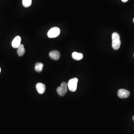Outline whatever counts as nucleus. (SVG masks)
I'll list each match as a JSON object with an SVG mask.
<instances>
[{
	"instance_id": "f3484780",
	"label": "nucleus",
	"mask_w": 134,
	"mask_h": 134,
	"mask_svg": "<svg viewBox=\"0 0 134 134\" xmlns=\"http://www.w3.org/2000/svg\"></svg>"
},
{
	"instance_id": "f8f14e48",
	"label": "nucleus",
	"mask_w": 134,
	"mask_h": 134,
	"mask_svg": "<svg viewBox=\"0 0 134 134\" xmlns=\"http://www.w3.org/2000/svg\"><path fill=\"white\" fill-rule=\"evenodd\" d=\"M22 4L25 8H28L31 5L32 0H22Z\"/></svg>"
},
{
	"instance_id": "39448f33",
	"label": "nucleus",
	"mask_w": 134,
	"mask_h": 134,
	"mask_svg": "<svg viewBox=\"0 0 134 134\" xmlns=\"http://www.w3.org/2000/svg\"><path fill=\"white\" fill-rule=\"evenodd\" d=\"M118 95L121 98H127L130 95V93L126 89H121L118 91Z\"/></svg>"
},
{
	"instance_id": "423d86ee",
	"label": "nucleus",
	"mask_w": 134,
	"mask_h": 134,
	"mask_svg": "<svg viewBox=\"0 0 134 134\" xmlns=\"http://www.w3.org/2000/svg\"><path fill=\"white\" fill-rule=\"evenodd\" d=\"M21 38L20 36H16L13 40L12 46L13 48L17 49L21 44Z\"/></svg>"
},
{
	"instance_id": "20e7f679",
	"label": "nucleus",
	"mask_w": 134,
	"mask_h": 134,
	"mask_svg": "<svg viewBox=\"0 0 134 134\" xmlns=\"http://www.w3.org/2000/svg\"><path fill=\"white\" fill-rule=\"evenodd\" d=\"M68 83L65 82L62 83L61 86L58 87L57 91L60 96H63L65 95L68 91Z\"/></svg>"
},
{
	"instance_id": "1a4fd4ad",
	"label": "nucleus",
	"mask_w": 134,
	"mask_h": 134,
	"mask_svg": "<svg viewBox=\"0 0 134 134\" xmlns=\"http://www.w3.org/2000/svg\"><path fill=\"white\" fill-rule=\"evenodd\" d=\"M72 58L76 61H80L83 58V54L81 53L74 52L72 54Z\"/></svg>"
},
{
	"instance_id": "dca6fc26",
	"label": "nucleus",
	"mask_w": 134,
	"mask_h": 134,
	"mask_svg": "<svg viewBox=\"0 0 134 134\" xmlns=\"http://www.w3.org/2000/svg\"><path fill=\"white\" fill-rule=\"evenodd\" d=\"M133 22H134V19H133Z\"/></svg>"
},
{
	"instance_id": "ddd939ff",
	"label": "nucleus",
	"mask_w": 134,
	"mask_h": 134,
	"mask_svg": "<svg viewBox=\"0 0 134 134\" xmlns=\"http://www.w3.org/2000/svg\"><path fill=\"white\" fill-rule=\"evenodd\" d=\"M128 0H122V1L124 3L126 2H127Z\"/></svg>"
},
{
	"instance_id": "6e6552de",
	"label": "nucleus",
	"mask_w": 134,
	"mask_h": 134,
	"mask_svg": "<svg viewBox=\"0 0 134 134\" xmlns=\"http://www.w3.org/2000/svg\"><path fill=\"white\" fill-rule=\"evenodd\" d=\"M36 89L39 93L42 94L44 93L46 91V86L43 83H39L36 85Z\"/></svg>"
},
{
	"instance_id": "f03ea898",
	"label": "nucleus",
	"mask_w": 134,
	"mask_h": 134,
	"mask_svg": "<svg viewBox=\"0 0 134 134\" xmlns=\"http://www.w3.org/2000/svg\"><path fill=\"white\" fill-rule=\"evenodd\" d=\"M78 79L74 78L69 80L68 83V87L70 91L75 92L76 90Z\"/></svg>"
},
{
	"instance_id": "f257e3e1",
	"label": "nucleus",
	"mask_w": 134,
	"mask_h": 134,
	"mask_svg": "<svg viewBox=\"0 0 134 134\" xmlns=\"http://www.w3.org/2000/svg\"><path fill=\"white\" fill-rule=\"evenodd\" d=\"M112 39L113 48L115 50H118L121 46L120 36L119 34L116 32H114L112 35Z\"/></svg>"
},
{
	"instance_id": "4468645a",
	"label": "nucleus",
	"mask_w": 134,
	"mask_h": 134,
	"mask_svg": "<svg viewBox=\"0 0 134 134\" xmlns=\"http://www.w3.org/2000/svg\"><path fill=\"white\" fill-rule=\"evenodd\" d=\"M133 121H134V115L133 117Z\"/></svg>"
},
{
	"instance_id": "7ed1b4c3",
	"label": "nucleus",
	"mask_w": 134,
	"mask_h": 134,
	"mask_svg": "<svg viewBox=\"0 0 134 134\" xmlns=\"http://www.w3.org/2000/svg\"><path fill=\"white\" fill-rule=\"evenodd\" d=\"M61 33V30L59 28L56 27L52 28L49 30L47 33V35L49 38H56L59 36Z\"/></svg>"
},
{
	"instance_id": "9d476101",
	"label": "nucleus",
	"mask_w": 134,
	"mask_h": 134,
	"mask_svg": "<svg viewBox=\"0 0 134 134\" xmlns=\"http://www.w3.org/2000/svg\"><path fill=\"white\" fill-rule=\"evenodd\" d=\"M17 49V53L18 56H24L25 53V49L24 47V45L21 44Z\"/></svg>"
},
{
	"instance_id": "2eb2a0df",
	"label": "nucleus",
	"mask_w": 134,
	"mask_h": 134,
	"mask_svg": "<svg viewBox=\"0 0 134 134\" xmlns=\"http://www.w3.org/2000/svg\"><path fill=\"white\" fill-rule=\"evenodd\" d=\"M0 72H1V68H0Z\"/></svg>"
},
{
	"instance_id": "0eeeda50",
	"label": "nucleus",
	"mask_w": 134,
	"mask_h": 134,
	"mask_svg": "<svg viewBox=\"0 0 134 134\" xmlns=\"http://www.w3.org/2000/svg\"><path fill=\"white\" fill-rule=\"evenodd\" d=\"M49 55L51 59L55 61H57L60 58L61 53L57 50H54L50 52Z\"/></svg>"
},
{
	"instance_id": "9b49d317",
	"label": "nucleus",
	"mask_w": 134,
	"mask_h": 134,
	"mask_svg": "<svg viewBox=\"0 0 134 134\" xmlns=\"http://www.w3.org/2000/svg\"><path fill=\"white\" fill-rule=\"evenodd\" d=\"M44 64L41 63H37L35 64V70L37 72L40 73L43 70Z\"/></svg>"
}]
</instances>
